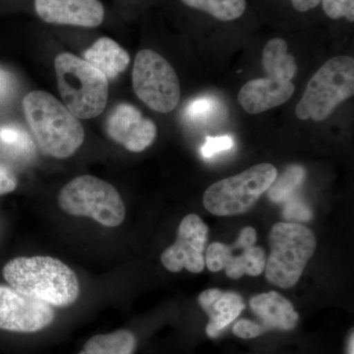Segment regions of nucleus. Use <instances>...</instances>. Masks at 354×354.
Returning <instances> with one entry per match:
<instances>
[{
  "label": "nucleus",
  "mask_w": 354,
  "mask_h": 354,
  "mask_svg": "<svg viewBox=\"0 0 354 354\" xmlns=\"http://www.w3.org/2000/svg\"><path fill=\"white\" fill-rule=\"evenodd\" d=\"M22 104L26 120L44 155L64 160L83 145L82 123L55 95L34 91L25 95Z\"/></svg>",
  "instance_id": "nucleus-1"
},
{
  "label": "nucleus",
  "mask_w": 354,
  "mask_h": 354,
  "mask_svg": "<svg viewBox=\"0 0 354 354\" xmlns=\"http://www.w3.org/2000/svg\"><path fill=\"white\" fill-rule=\"evenodd\" d=\"M2 274L14 290L51 306H70L80 295V285L73 270L48 256L15 258L4 266Z\"/></svg>",
  "instance_id": "nucleus-2"
},
{
  "label": "nucleus",
  "mask_w": 354,
  "mask_h": 354,
  "mask_svg": "<svg viewBox=\"0 0 354 354\" xmlns=\"http://www.w3.org/2000/svg\"><path fill=\"white\" fill-rule=\"evenodd\" d=\"M58 91L67 109L79 120H92L106 109L109 80L86 60L69 53L55 60Z\"/></svg>",
  "instance_id": "nucleus-3"
},
{
  "label": "nucleus",
  "mask_w": 354,
  "mask_h": 354,
  "mask_svg": "<svg viewBox=\"0 0 354 354\" xmlns=\"http://www.w3.org/2000/svg\"><path fill=\"white\" fill-rule=\"evenodd\" d=\"M269 242L271 253L266 260V279L279 288H292L315 252V234L299 223H278L272 227Z\"/></svg>",
  "instance_id": "nucleus-4"
},
{
  "label": "nucleus",
  "mask_w": 354,
  "mask_h": 354,
  "mask_svg": "<svg viewBox=\"0 0 354 354\" xmlns=\"http://www.w3.org/2000/svg\"><path fill=\"white\" fill-rule=\"evenodd\" d=\"M353 94V58L346 55L330 58L310 79L295 114L300 120H327Z\"/></svg>",
  "instance_id": "nucleus-5"
},
{
  "label": "nucleus",
  "mask_w": 354,
  "mask_h": 354,
  "mask_svg": "<svg viewBox=\"0 0 354 354\" xmlns=\"http://www.w3.org/2000/svg\"><path fill=\"white\" fill-rule=\"evenodd\" d=\"M58 204L68 215L88 216L108 227L120 225L127 214L116 188L93 176L72 179L60 190Z\"/></svg>",
  "instance_id": "nucleus-6"
},
{
  "label": "nucleus",
  "mask_w": 354,
  "mask_h": 354,
  "mask_svg": "<svg viewBox=\"0 0 354 354\" xmlns=\"http://www.w3.org/2000/svg\"><path fill=\"white\" fill-rule=\"evenodd\" d=\"M278 176L271 164L253 165L236 176L212 184L203 196V204L215 216L241 215L252 208Z\"/></svg>",
  "instance_id": "nucleus-7"
},
{
  "label": "nucleus",
  "mask_w": 354,
  "mask_h": 354,
  "mask_svg": "<svg viewBox=\"0 0 354 354\" xmlns=\"http://www.w3.org/2000/svg\"><path fill=\"white\" fill-rule=\"evenodd\" d=\"M132 85L137 97L157 113H171L180 101V84L176 70L152 50L137 53Z\"/></svg>",
  "instance_id": "nucleus-8"
},
{
  "label": "nucleus",
  "mask_w": 354,
  "mask_h": 354,
  "mask_svg": "<svg viewBox=\"0 0 354 354\" xmlns=\"http://www.w3.org/2000/svg\"><path fill=\"white\" fill-rule=\"evenodd\" d=\"M51 305L29 297L11 286H0V329L15 333H36L55 320Z\"/></svg>",
  "instance_id": "nucleus-9"
},
{
  "label": "nucleus",
  "mask_w": 354,
  "mask_h": 354,
  "mask_svg": "<svg viewBox=\"0 0 354 354\" xmlns=\"http://www.w3.org/2000/svg\"><path fill=\"white\" fill-rule=\"evenodd\" d=\"M208 234L209 227L199 216H186L179 225L176 241L160 256L162 265L172 272L183 269L193 274L203 272Z\"/></svg>",
  "instance_id": "nucleus-10"
},
{
  "label": "nucleus",
  "mask_w": 354,
  "mask_h": 354,
  "mask_svg": "<svg viewBox=\"0 0 354 354\" xmlns=\"http://www.w3.org/2000/svg\"><path fill=\"white\" fill-rule=\"evenodd\" d=\"M244 241L239 255H235L230 245L215 242L207 249L205 264L211 272L225 270L228 278L241 279L244 274L256 277L265 270L266 253L264 249L256 246L257 232L255 228L244 227L241 230Z\"/></svg>",
  "instance_id": "nucleus-11"
},
{
  "label": "nucleus",
  "mask_w": 354,
  "mask_h": 354,
  "mask_svg": "<svg viewBox=\"0 0 354 354\" xmlns=\"http://www.w3.org/2000/svg\"><path fill=\"white\" fill-rule=\"evenodd\" d=\"M109 138L132 153L149 148L157 138L158 128L138 109L127 102L116 104L106 121Z\"/></svg>",
  "instance_id": "nucleus-12"
},
{
  "label": "nucleus",
  "mask_w": 354,
  "mask_h": 354,
  "mask_svg": "<svg viewBox=\"0 0 354 354\" xmlns=\"http://www.w3.org/2000/svg\"><path fill=\"white\" fill-rule=\"evenodd\" d=\"M37 15L48 24L95 28L106 10L100 0H35Z\"/></svg>",
  "instance_id": "nucleus-13"
},
{
  "label": "nucleus",
  "mask_w": 354,
  "mask_h": 354,
  "mask_svg": "<svg viewBox=\"0 0 354 354\" xmlns=\"http://www.w3.org/2000/svg\"><path fill=\"white\" fill-rule=\"evenodd\" d=\"M295 91L291 81L281 83L269 78L253 79L241 88L237 100L246 113L258 114L285 104Z\"/></svg>",
  "instance_id": "nucleus-14"
},
{
  "label": "nucleus",
  "mask_w": 354,
  "mask_h": 354,
  "mask_svg": "<svg viewBox=\"0 0 354 354\" xmlns=\"http://www.w3.org/2000/svg\"><path fill=\"white\" fill-rule=\"evenodd\" d=\"M198 302L208 314L206 333L209 337H218L245 308L243 299L239 293L221 291L218 288L203 291L198 297Z\"/></svg>",
  "instance_id": "nucleus-15"
},
{
  "label": "nucleus",
  "mask_w": 354,
  "mask_h": 354,
  "mask_svg": "<svg viewBox=\"0 0 354 354\" xmlns=\"http://www.w3.org/2000/svg\"><path fill=\"white\" fill-rule=\"evenodd\" d=\"M250 307L261 321L264 332L272 329L290 330L297 327L298 313L290 300L276 291L260 293L251 298Z\"/></svg>",
  "instance_id": "nucleus-16"
},
{
  "label": "nucleus",
  "mask_w": 354,
  "mask_h": 354,
  "mask_svg": "<svg viewBox=\"0 0 354 354\" xmlns=\"http://www.w3.org/2000/svg\"><path fill=\"white\" fill-rule=\"evenodd\" d=\"M84 60L101 71L108 80L118 78L130 64L129 53L109 37L97 39L84 53Z\"/></svg>",
  "instance_id": "nucleus-17"
},
{
  "label": "nucleus",
  "mask_w": 354,
  "mask_h": 354,
  "mask_svg": "<svg viewBox=\"0 0 354 354\" xmlns=\"http://www.w3.org/2000/svg\"><path fill=\"white\" fill-rule=\"evenodd\" d=\"M262 62L267 78L271 80L290 82L297 75V62L288 53V44L283 39H272L266 44Z\"/></svg>",
  "instance_id": "nucleus-18"
},
{
  "label": "nucleus",
  "mask_w": 354,
  "mask_h": 354,
  "mask_svg": "<svg viewBox=\"0 0 354 354\" xmlns=\"http://www.w3.org/2000/svg\"><path fill=\"white\" fill-rule=\"evenodd\" d=\"M136 348L135 335L130 330H118L91 337L78 354H133Z\"/></svg>",
  "instance_id": "nucleus-19"
},
{
  "label": "nucleus",
  "mask_w": 354,
  "mask_h": 354,
  "mask_svg": "<svg viewBox=\"0 0 354 354\" xmlns=\"http://www.w3.org/2000/svg\"><path fill=\"white\" fill-rule=\"evenodd\" d=\"M0 150L17 162H27L36 153V146L27 131L18 125L0 127Z\"/></svg>",
  "instance_id": "nucleus-20"
},
{
  "label": "nucleus",
  "mask_w": 354,
  "mask_h": 354,
  "mask_svg": "<svg viewBox=\"0 0 354 354\" xmlns=\"http://www.w3.org/2000/svg\"><path fill=\"white\" fill-rule=\"evenodd\" d=\"M184 6L209 14L221 22L239 19L245 12L246 0H180Z\"/></svg>",
  "instance_id": "nucleus-21"
},
{
  "label": "nucleus",
  "mask_w": 354,
  "mask_h": 354,
  "mask_svg": "<svg viewBox=\"0 0 354 354\" xmlns=\"http://www.w3.org/2000/svg\"><path fill=\"white\" fill-rule=\"evenodd\" d=\"M305 171L300 165H291L286 169L279 178L274 179L270 186V200L274 203H281L290 199L291 194L301 185L305 178Z\"/></svg>",
  "instance_id": "nucleus-22"
},
{
  "label": "nucleus",
  "mask_w": 354,
  "mask_h": 354,
  "mask_svg": "<svg viewBox=\"0 0 354 354\" xmlns=\"http://www.w3.org/2000/svg\"><path fill=\"white\" fill-rule=\"evenodd\" d=\"M323 10L332 20L344 18L348 22H354V0H321Z\"/></svg>",
  "instance_id": "nucleus-23"
},
{
  "label": "nucleus",
  "mask_w": 354,
  "mask_h": 354,
  "mask_svg": "<svg viewBox=\"0 0 354 354\" xmlns=\"http://www.w3.org/2000/svg\"><path fill=\"white\" fill-rule=\"evenodd\" d=\"M234 145V138L230 135L218 137H207L201 148L203 158H209L216 153L228 151Z\"/></svg>",
  "instance_id": "nucleus-24"
},
{
  "label": "nucleus",
  "mask_w": 354,
  "mask_h": 354,
  "mask_svg": "<svg viewBox=\"0 0 354 354\" xmlns=\"http://www.w3.org/2000/svg\"><path fill=\"white\" fill-rule=\"evenodd\" d=\"M216 102L209 97H200L188 104L186 108V118L192 120H207L215 108Z\"/></svg>",
  "instance_id": "nucleus-25"
},
{
  "label": "nucleus",
  "mask_w": 354,
  "mask_h": 354,
  "mask_svg": "<svg viewBox=\"0 0 354 354\" xmlns=\"http://www.w3.org/2000/svg\"><path fill=\"white\" fill-rule=\"evenodd\" d=\"M283 216L288 221H307L312 218V212L304 202L291 198L286 205Z\"/></svg>",
  "instance_id": "nucleus-26"
},
{
  "label": "nucleus",
  "mask_w": 354,
  "mask_h": 354,
  "mask_svg": "<svg viewBox=\"0 0 354 354\" xmlns=\"http://www.w3.org/2000/svg\"><path fill=\"white\" fill-rule=\"evenodd\" d=\"M264 333L259 323L246 320V319L239 321L234 327V334L236 337H241V339H254V337H259Z\"/></svg>",
  "instance_id": "nucleus-27"
},
{
  "label": "nucleus",
  "mask_w": 354,
  "mask_h": 354,
  "mask_svg": "<svg viewBox=\"0 0 354 354\" xmlns=\"http://www.w3.org/2000/svg\"><path fill=\"white\" fill-rule=\"evenodd\" d=\"M17 185V177L12 169L0 160V195L12 192Z\"/></svg>",
  "instance_id": "nucleus-28"
},
{
  "label": "nucleus",
  "mask_w": 354,
  "mask_h": 354,
  "mask_svg": "<svg viewBox=\"0 0 354 354\" xmlns=\"http://www.w3.org/2000/svg\"><path fill=\"white\" fill-rule=\"evenodd\" d=\"M15 79L10 72L0 68V104L8 102L15 91Z\"/></svg>",
  "instance_id": "nucleus-29"
},
{
  "label": "nucleus",
  "mask_w": 354,
  "mask_h": 354,
  "mask_svg": "<svg viewBox=\"0 0 354 354\" xmlns=\"http://www.w3.org/2000/svg\"><path fill=\"white\" fill-rule=\"evenodd\" d=\"M293 8L298 12H307L321 4V0H290Z\"/></svg>",
  "instance_id": "nucleus-30"
},
{
  "label": "nucleus",
  "mask_w": 354,
  "mask_h": 354,
  "mask_svg": "<svg viewBox=\"0 0 354 354\" xmlns=\"http://www.w3.org/2000/svg\"><path fill=\"white\" fill-rule=\"evenodd\" d=\"M353 348H354V337L353 333H351V337H349L348 342V354H353Z\"/></svg>",
  "instance_id": "nucleus-31"
}]
</instances>
